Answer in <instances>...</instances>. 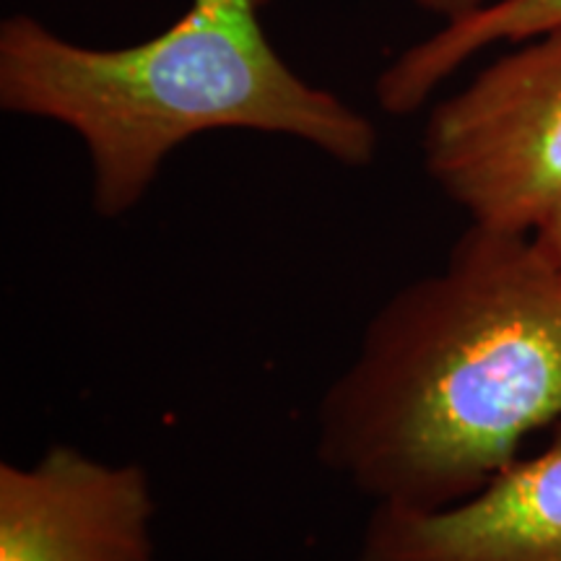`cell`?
Wrapping results in <instances>:
<instances>
[{"instance_id": "obj_2", "label": "cell", "mask_w": 561, "mask_h": 561, "mask_svg": "<svg viewBox=\"0 0 561 561\" xmlns=\"http://www.w3.org/2000/svg\"><path fill=\"white\" fill-rule=\"evenodd\" d=\"M265 3L191 0L128 47L79 45L16 13L0 24V107L79 136L100 219L128 216L180 146L216 130L291 138L341 167H369L375 123L280 58Z\"/></svg>"}, {"instance_id": "obj_3", "label": "cell", "mask_w": 561, "mask_h": 561, "mask_svg": "<svg viewBox=\"0 0 561 561\" xmlns=\"http://www.w3.org/2000/svg\"><path fill=\"white\" fill-rule=\"evenodd\" d=\"M421 159L476 227L533 234L561 203V26L434 104Z\"/></svg>"}, {"instance_id": "obj_6", "label": "cell", "mask_w": 561, "mask_h": 561, "mask_svg": "<svg viewBox=\"0 0 561 561\" xmlns=\"http://www.w3.org/2000/svg\"><path fill=\"white\" fill-rule=\"evenodd\" d=\"M559 26L561 0H494L405 47L377 79V104L392 117L416 115L442 83L486 47L500 42L520 45Z\"/></svg>"}, {"instance_id": "obj_7", "label": "cell", "mask_w": 561, "mask_h": 561, "mask_svg": "<svg viewBox=\"0 0 561 561\" xmlns=\"http://www.w3.org/2000/svg\"><path fill=\"white\" fill-rule=\"evenodd\" d=\"M530 237L536 242V248L541 250V255L549 261L551 268L561 276V203L538 224V229Z\"/></svg>"}, {"instance_id": "obj_1", "label": "cell", "mask_w": 561, "mask_h": 561, "mask_svg": "<svg viewBox=\"0 0 561 561\" xmlns=\"http://www.w3.org/2000/svg\"><path fill=\"white\" fill-rule=\"evenodd\" d=\"M561 421V276L530 234L471 224L371 314L314 416L320 466L375 504L439 510Z\"/></svg>"}, {"instance_id": "obj_8", "label": "cell", "mask_w": 561, "mask_h": 561, "mask_svg": "<svg viewBox=\"0 0 561 561\" xmlns=\"http://www.w3.org/2000/svg\"><path fill=\"white\" fill-rule=\"evenodd\" d=\"M411 3L424 13L442 19V24H447V21L471 16V13L483 9V5L494 3V0H411Z\"/></svg>"}, {"instance_id": "obj_4", "label": "cell", "mask_w": 561, "mask_h": 561, "mask_svg": "<svg viewBox=\"0 0 561 561\" xmlns=\"http://www.w3.org/2000/svg\"><path fill=\"white\" fill-rule=\"evenodd\" d=\"M151 476L53 445L30 466L0 462V561H153Z\"/></svg>"}, {"instance_id": "obj_5", "label": "cell", "mask_w": 561, "mask_h": 561, "mask_svg": "<svg viewBox=\"0 0 561 561\" xmlns=\"http://www.w3.org/2000/svg\"><path fill=\"white\" fill-rule=\"evenodd\" d=\"M359 561H561V421L541 450L466 500L439 510L375 504Z\"/></svg>"}]
</instances>
